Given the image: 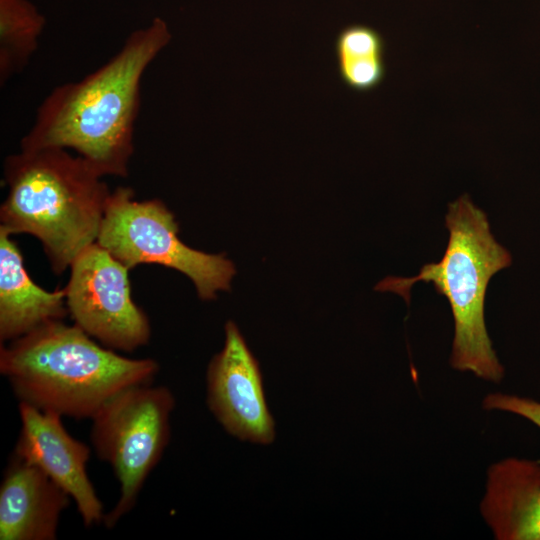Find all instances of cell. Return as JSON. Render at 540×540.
I'll return each mask as SVG.
<instances>
[{"mask_svg":"<svg viewBox=\"0 0 540 540\" xmlns=\"http://www.w3.org/2000/svg\"><path fill=\"white\" fill-rule=\"evenodd\" d=\"M171 37L167 23L156 17L133 31L101 67L79 81L56 86L38 106L20 149H72L103 177H126L141 79Z\"/></svg>","mask_w":540,"mask_h":540,"instance_id":"obj_1","label":"cell"},{"mask_svg":"<svg viewBox=\"0 0 540 540\" xmlns=\"http://www.w3.org/2000/svg\"><path fill=\"white\" fill-rule=\"evenodd\" d=\"M158 371L156 360L125 357L63 320L0 347V373L19 403L73 419H91L122 390L153 383Z\"/></svg>","mask_w":540,"mask_h":540,"instance_id":"obj_2","label":"cell"},{"mask_svg":"<svg viewBox=\"0 0 540 540\" xmlns=\"http://www.w3.org/2000/svg\"><path fill=\"white\" fill-rule=\"evenodd\" d=\"M7 196L0 227L42 244L51 269L62 274L97 241L111 191L81 156L63 148L20 150L3 163Z\"/></svg>","mask_w":540,"mask_h":540,"instance_id":"obj_3","label":"cell"},{"mask_svg":"<svg viewBox=\"0 0 540 540\" xmlns=\"http://www.w3.org/2000/svg\"><path fill=\"white\" fill-rule=\"evenodd\" d=\"M445 219L449 240L441 260L423 265L414 277H387L375 289L399 294L409 304L414 283L433 284L453 314L451 366L497 383L504 367L486 329L484 303L490 279L512 264V256L495 240L486 214L467 194L448 205Z\"/></svg>","mask_w":540,"mask_h":540,"instance_id":"obj_4","label":"cell"},{"mask_svg":"<svg viewBox=\"0 0 540 540\" xmlns=\"http://www.w3.org/2000/svg\"><path fill=\"white\" fill-rule=\"evenodd\" d=\"M175 398L165 386H131L110 398L90 419L94 452L120 485L119 498L103 523L113 528L136 505L148 476L170 440Z\"/></svg>","mask_w":540,"mask_h":540,"instance_id":"obj_5","label":"cell"},{"mask_svg":"<svg viewBox=\"0 0 540 540\" xmlns=\"http://www.w3.org/2000/svg\"><path fill=\"white\" fill-rule=\"evenodd\" d=\"M178 234L175 216L161 200L139 201L132 188L118 187L111 191L96 242L128 269L158 264L181 272L202 300L229 291L234 264L225 254L189 247Z\"/></svg>","mask_w":540,"mask_h":540,"instance_id":"obj_6","label":"cell"},{"mask_svg":"<svg viewBox=\"0 0 540 540\" xmlns=\"http://www.w3.org/2000/svg\"><path fill=\"white\" fill-rule=\"evenodd\" d=\"M129 270L95 242L74 259L64 288L74 324L115 351L132 352L151 337L149 319L131 296Z\"/></svg>","mask_w":540,"mask_h":540,"instance_id":"obj_7","label":"cell"},{"mask_svg":"<svg viewBox=\"0 0 540 540\" xmlns=\"http://www.w3.org/2000/svg\"><path fill=\"white\" fill-rule=\"evenodd\" d=\"M206 384L208 407L229 434L258 444L274 440L258 362L232 321L225 325L223 349L208 365Z\"/></svg>","mask_w":540,"mask_h":540,"instance_id":"obj_8","label":"cell"},{"mask_svg":"<svg viewBox=\"0 0 540 540\" xmlns=\"http://www.w3.org/2000/svg\"><path fill=\"white\" fill-rule=\"evenodd\" d=\"M20 430L12 456L53 480L74 501L86 527L104 521V507L87 473L91 449L65 429L62 417L19 403Z\"/></svg>","mask_w":540,"mask_h":540,"instance_id":"obj_9","label":"cell"},{"mask_svg":"<svg viewBox=\"0 0 540 540\" xmlns=\"http://www.w3.org/2000/svg\"><path fill=\"white\" fill-rule=\"evenodd\" d=\"M71 501L41 470L12 456L0 485V540H55Z\"/></svg>","mask_w":540,"mask_h":540,"instance_id":"obj_10","label":"cell"},{"mask_svg":"<svg viewBox=\"0 0 540 540\" xmlns=\"http://www.w3.org/2000/svg\"><path fill=\"white\" fill-rule=\"evenodd\" d=\"M480 511L498 540H540V461L510 457L490 466Z\"/></svg>","mask_w":540,"mask_h":540,"instance_id":"obj_11","label":"cell"},{"mask_svg":"<svg viewBox=\"0 0 540 540\" xmlns=\"http://www.w3.org/2000/svg\"><path fill=\"white\" fill-rule=\"evenodd\" d=\"M0 227V340L5 343L68 314L65 289L47 291L33 282L22 253Z\"/></svg>","mask_w":540,"mask_h":540,"instance_id":"obj_12","label":"cell"},{"mask_svg":"<svg viewBox=\"0 0 540 540\" xmlns=\"http://www.w3.org/2000/svg\"><path fill=\"white\" fill-rule=\"evenodd\" d=\"M44 16L28 0H0V84L20 73L37 51Z\"/></svg>","mask_w":540,"mask_h":540,"instance_id":"obj_13","label":"cell"},{"mask_svg":"<svg viewBox=\"0 0 540 540\" xmlns=\"http://www.w3.org/2000/svg\"><path fill=\"white\" fill-rule=\"evenodd\" d=\"M386 44L374 28L363 24L344 27L335 40L336 62H365L385 58Z\"/></svg>","mask_w":540,"mask_h":540,"instance_id":"obj_14","label":"cell"},{"mask_svg":"<svg viewBox=\"0 0 540 540\" xmlns=\"http://www.w3.org/2000/svg\"><path fill=\"white\" fill-rule=\"evenodd\" d=\"M486 410H499L521 416L540 428V402L517 395L491 393L483 400Z\"/></svg>","mask_w":540,"mask_h":540,"instance_id":"obj_15","label":"cell"}]
</instances>
